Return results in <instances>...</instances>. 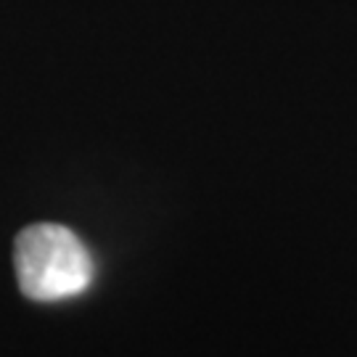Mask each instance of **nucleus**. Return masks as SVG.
<instances>
[{"label":"nucleus","mask_w":357,"mask_h":357,"mask_svg":"<svg viewBox=\"0 0 357 357\" xmlns=\"http://www.w3.org/2000/svg\"><path fill=\"white\" fill-rule=\"evenodd\" d=\"M16 278L35 302H61L88 291L96 265L88 246L56 222H38L19 233L13 249Z\"/></svg>","instance_id":"nucleus-1"}]
</instances>
